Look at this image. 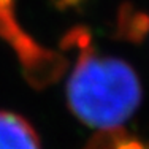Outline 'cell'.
I'll return each instance as SVG.
<instances>
[{"mask_svg":"<svg viewBox=\"0 0 149 149\" xmlns=\"http://www.w3.org/2000/svg\"><path fill=\"white\" fill-rule=\"evenodd\" d=\"M84 149H149V144L130 136L122 130L106 129L95 135Z\"/></svg>","mask_w":149,"mask_h":149,"instance_id":"cell-3","label":"cell"},{"mask_svg":"<svg viewBox=\"0 0 149 149\" xmlns=\"http://www.w3.org/2000/svg\"><path fill=\"white\" fill-rule=\"evenodd\" d=\"M0 149H41L38 135L24 118L0 111Z\"/></svg>","mask_w":149,"mask_h":149,"instance_id":"cell-2","label":"cell"},{"mask_svg":"<svg viewBox=\"0 0 149 149\" xmlns=\"http://www.w3.org/2000/svg\"><path fill=\"white\" fill-rule=\"evenodd\" d=\"M73 114L95 129H116L135 113L141 102L136 73L116 57L83 51L67 84Z\"/></svg>","mask_w":149,"mask_h":149,"instance_id":"cell-1","label":"cell"}]
</instances>
